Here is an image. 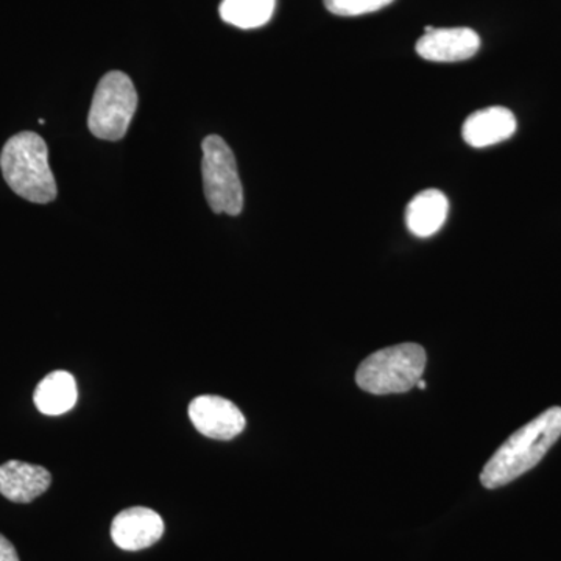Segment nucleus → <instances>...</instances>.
Wrapping results in <instances>:
<instances>
[{"label": "nucleus", "instance_id": "obj_14", "mask_svg": "<svg viewBox=\"0 0 561 561\" xmlns=\"http://www.w3.org/2000/svg\"><path fill=\"white\" fill-rule=\"evenodd\" d=\"M324 7L337 16H360L390 5L393 0H323Z\"/></svg>", "mask_w": 561, "mask_h": 561}, {"label": "nucleus", "instance_id": "obj_7", "mask_svg": "<svg viewBox=\"0 0 561 561\" xmlns=\"http://www.w3.org/2000/svg\"><path fill=\"white\" fill-rule=\"evenodd\" d=\"M164 535V522L157 512L147 507L122 511L111 524V538L117 548L136 552L157 545Z\"/></svg>", "mask_w": 561, "mask_h": 561}, {"label": "nucleus", "instance_id": "obj_12", "mask_svg": "<svg viewBox=\"0 0 561 561\" xmlns=\"http://www.w3.org/2000/svg\"><path fill=\"white\" fill-rule=\"evenodd\" d=\"M76 378L68 371H54L47 375L36 387L33 401L44 415L57 416L69 412L77 404Z\"/></svg>", "mask_w": 561, "mask_h": 561}, {"label": "nucleus", "instance_id": "obj_3", "mask_svg": "<svg viewBox=\"0 0 561 561\" xmlns=\"http://www.w3.org/2000/svg\"><path fill=\"white\" fill-rule=\"evenodd\" d=\"M426 351L416 343L379 350L362 362L356 382L371 394L405 393L416 387L426 370Z\"/></svg>", "mask_w": 561, "mask_h": 561}, {"label": "nucleus", "instance_id": "obj_2", "mask_svg": "<svg viewBox=\"0 0 561 561\" xmlns=\"http://www.w3.org/2000/svg\"><path fill=\"white\" fill-rule=\"evenodd\" d=\"M0 169L10 190L38 205L57 198V181L49 165V149L39 135L18 133L3 147Z\"/></svg>", "mask_w": 561, "mask_h": 561}, {"label": "nucleus", "instance_id": "obj_8", "mask_svg": "<svg viewBox=\"0 0 561 561\" xmlns=\"http://www.w3.org/2000/svg\"><path fill=\"white\" fill-rule=\"evenodd\" d=\"M479 47L481 38L471 28H432L416 43V54L427 61L456 62L474 57Z\"/></svg>", "mask_w": 561, "mask_h": 561}, {"label": "nucleus", "instance_id": "obj_13", "mask_svg": "<svg viewBox=\"0 0 561 561\" xmlns=\"http://www.w3.org/2000/svg\"><path fill=\"white\" fill-rule=\"evenodd\" d=\"M276 0H224L220 3V18L227 24L250 31L262 27L272 20Z\"/></svg>", "mask_w": 561, "mask_h": 561}, {"label": "nucleus", "instance_id": "obj_11", "mask_svg": "<svg viewBox=\"0 0 561 561\" xmlns=\"http://www.w3.org/2000/svg\"><path fill=\"white\" fill-rule=\"evenodd\" d=\"M449 202L442 191L426 190L412 198L405 209V224L416 238H431L448 219Z\"/></svg>", "mask_w": 561, "mask_h": 561}, {"label": "nucleus", "instance_id": "obj_5", "mask_svg": "<svg viewBox=\"0 0 561 561\" xmlns=\"http://www.w3.org/2000/svg\"><path fill=\"white\" fill-rule=\"evenodd\" d=\"M202 149L203 184L210 209L216 214L239 216L243 208V190L234 153L217 135L205 138Z\"/></svg>", "mask_w": 561, "mask_h": 561}, {"label": "nucleus", "instance_id": "obj_15", "mask_svg": "<svg viewBox=\"0 0 561 561\" xmlns=\"http://www.w3.org/2000/svg\"><path fill=\"white\" fill-rule=\"evenodd\" d=\"M0 561H20L16 549L0 534Z\"/></svg>", "mask_w": 561, "mask_h": 561}, {"label": "nucleus", "instance_id": "obj_16", "mask_svg": "<svg viewBox=\"0 0 561 561\" xmlns=\"http://www.w3.org/2000/svg\"><path fill=\"white\" fill-rule=\"evenodd\" d=\"M426 386H427V383H426V381H423V379H420V381L416 382V387H419L420 390L426 389Z\"/></svg>", "mask_w": 561, "mask_h": 561}, {"label": "nucleus", "instance_id": "obj_1", "mask_svg": "<svg viewBox=\"0 0 561 561\" xmlns=\"http://www.w3.org/2000/svg\"><path fill=\"white\" fill-rule=\"evenodd\" d=\"M561 437V408H551L511 435L481 472L485 489L494 490L537 467Z\"/></svg>", "mask_w": 561, "mask_h": 561}, {"label": "nucleus", "instance_id": "obj_4", "mask_svg": "<svg viewBox=\"0 0 561 561\" xmlns=\"http://www.w3.org/2000/svg\"><path fill=\"white\" fill-rule=\"evenodd\" d=\"M138 108V92L127 73H106L92 98L88 127L99 139L119 140L127 135Z\"/></svg>", "mask_w": 561, "mask_h": 561}, {"label": "nucleus", "instance_id": "obj_6", "mask_svg": "<svg viewBox=\"0 0 561 561\" xmlns=\"http://www.w3.org/2000/svg\"><path fill=\"white\" fill-rule=\"evenodd\" d=\"M190 419L195 430L213 440H232L247 426L245 416L234 402L214 394L192 400Z\"/></svg>", "mask_w": 561, "mask_h": 561}, {"label": "nucleus", "instance_id": "obj_9", "mask_svg": "<svg viewBox=\"0 0 561 561\" xmlns=\"http://www.w3.org/2000/svg\"><path fill=\"white\" fill-rule=\"evenodd\" d=\"M50 472L39 465L10 460L0 465V494L16 504H28L49 490Z\"/></svg>", "mask_w": 561, "mask_h": 561}, {"label": "nucleus", "instance_id": "obj_10", "mask_svg": "<svg viewBox=\"0 0 561 561\" xmlns=\"http://www.w3.org/2000/svg\"><path fill=\"white\" fill-rule=\"evenodd\" d=\"M515 131V114L502 106H491V108L472 113L465 121L461 136L468 146L483 149V147L496 146V144L511 139Z\"/></svg>", "mask_w": 561, "mask_h": 561}]
</instances>
